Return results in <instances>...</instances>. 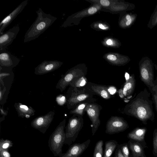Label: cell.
<instances>
[{
  "label": "cell",
  "instance_id": "40",
  "mask_svg": "<svg viewBox=\"0 0 157 157\" xmlns=\"http://www.w3.org/2000/svg\"><path fill=\"white\" fill-rule=\"evenodd\" d=\"M106 44L108 45H111L112 44V41L111 40L109 39L107 41Z\"/></svg>",
  "mask_w": 157,
  "mask_h": 157
},
{
  "label": "cell",
  "instance_id": "36",
  "mask_svg": "<svg viewBox=\"0 0 157 157\" xmlns=\"http://www.w3.org/2000/svg\"><path fill=\"white\" fill-rule=\"evenodd\" d=\"M117 157H124L121 152V150L119 148L117 151Z\"/></svg>",
  "mask_w": 157,
  "mask_h": 157
},
{
  "label": "cell",
  "instance_id": "24",
  "mask_svg": "<svg viewBox=\"0 0 157 157\" xmlns=\"http://www.w3.org/2000/svg\"><path fill=\"white\" fill-rule=\"evenodd\" d=\"M103 142L101 140L96 144L94 149L93 157H102Z\"/></svg>",
  "mask_w": 157,
  "mask_h": 157
},
{
  "label": "cell",
  "instance_id": "8",
  "mask_svg": "<svg viewBox=\"0 0 157 157\" xmlns=\"http://www.w3.org/2000/svg\"><path fill=\"white\" fill-rule=\"evenodd\" d=\"M102 107L95 103H89L86 105L84 111L91 121L92 132L94 136L98 130L100 124L99 118Z\"/></svg>",
  "mask_w": 157,
  "mask_h": 157
},
{
  "label": "cell",
  "instance_id": "35",
  "mask_svg": "<svg viewBox=\"0 0 157 157\" xmlns=\"http://www.w3.org/2000/svg\"><path fill=\"white\" fill-rule=\"evenodd\" d=\"M107 58L111 61H114L117 59V57L116 56L113 55H109L107 56Z\"/></svg>",
  "mask_w": 157,
  "mask_h": 157
},
{
  "label": "cell",
  "instance_id": "7",
  "mask_svg": "<svg viewBox=\"0 0 157 157\" xmlns=\"http://www.w3.org/2000/svg\"><path fill=\"white\" fill-rule=\"evenodd\" d=\"M86 71L80 68L70 70L61 76L56 84V88L62 92L70 84L76 79L83 76H86Z\"/></svg>",
  "mask_w": 157,
  "mask_h": 157
},
{
  "label": "cell",
  "instance_id": "16",
  "mask_svg": "<svg viewBox=\"0 0 157 157\" xmlns=\"http://www.w3.org/2000/svg\"><path fill=\"white\" fill-rule=\"evenodd\" d=\"M20 59L6 50L0 52V65L10 69L16 67Z\"/></svg>",
  "mask_w": 157,
  "mask_h": 157
},
{
  "label": "cell",
  "instance_id": "10",
  "mask_svg": "<svg viewBox=\"0 0 157 157\" xmlns=\"http://www.w3.org/2000/svg\"><path fill=\"white\" fill-rule=\"evenodd\" d=\"M54 115V112L51 111L44 115L38 116L31 121V126L44 134L52 121Z\"/></svg>",
  "mask_w": 157,
  "mask_h": 157
},
{
  "label": "cell",
  "instance_id": "9",
  "mask_svg": "<svg viewBox=\"0 0 157 157\" xmlns=\"http://www.w3.org/2000/svg\"><path fill=\"white\" fill-rule=\"evenodd\" d=\"M128 127L127 122L123 118L111 116L107 122L105 132L110 135L113 134L122 132Z\"/></svg>",
  "mask_w": 157,
  "mask_h": 157
},
{
  "label": "cell",
  "instance_id": "4",
  "mask_svg": "<svg viewBox=\"0 0 157 157\" xmlns=\"http://www.w3.org/2000/svg\"><path fill=\"white\" fill-rule=\"evenodd\" d=\"M66 121L64 119L61 121L51 134L48 141L51 151L55 156L62 153V147L65 144L66 138L64 128Z\"/></svg>",
  "mask_w": 157,
  "mask_h": 157
},
{
  "label": "cell",
  "instance_id": "26",
  "mask_svg": "<svg viewBox=\"0 0 157 157\" xmlns=\"http://www.w3.org/2000/svg\"><path fill=\"white\" fill-rule=\"evenodd\" d=\"M149 89L151 94L152 99L157 111V77L155 81L154 86L149 88Z\"/></svg>",
  "mask_w": 157,
  "mask_h": 157
},
{
  "label": "cell",
  "instance_id": "3",
  "mask_svg": "<svg viewBox=\"0 0 157 157\" xmlns=\"http://www.w3.org/2000/svg\"><path fill=\"white\" fill-rule=\"evenodd\" d=\"M94 95L85 87L78 88L70 86L66 94L67 107L71 110L82 103H95L96 99L93 97Z\"/></svg>",
  "mask_w": 157,
  "mask_h": 157
},
{
  "label": "cell",
  "instance_id": "30",
  "mask_svg": "<svg viewBox=\"0 0 157 157\" xmlns=\"http://www.w3.org/2000/svg\"><path fill=\"white\" fill-rule=\"evenodd\" d=\"M56 101L58 104L62 105L66 103V96L63 95H60L56 98Z\"/></svg>",
  "mask_w": 157,
  "mask_h": 157
},
{
  "label": "cell",
  "instance_id": "21",
  "mask_svg": "<svg viewBox=\"0 0 157 157\" xmlns=\"http://www.w3.org/2000/svg\"><path fill=\"white\" fill-rule=\"evenodd\" d=\"M105 150L103 157H111L118 145L114 140H110L105 142Z\"/></svg>",
  "mask_w": 157,
  "mask_h": 157
},
{
  "label": "cell",
  "instance_id": "13",
  "mask_svg": "<svg viewBox=\"0 0 157 157\" xmlns=\"http://www.w3.org/2000/svg\"><path fill=\"white\" fill-rule=\"evenodd\" d=\"M28 3V0L24 1L1 21L0 23V34H2L4 33L5 29L22 11Z\"/></svg>",
  "mask_w": 157,
  "mask_h": 157
},
{
  "label": "cell",
  "instance_id": "41",
  "mask_svg": "<svg viewBox=\"0 0 157 157\" xmlns=\"http://www.w3.org/2000/svg\"></svg>",
  "mask_w": 157,
  "mask_h": 157
},
{
  "label": "cell",
  "instance_id": "2",
  "mask_svg": "<svg viewBox=\"0 0 157 157\" xmlns=\"http://www.w3.org/2000/svg\"><path fill=\"white\" fill-rule=\"evenodd\" d=\"M37 17L25 33L24 43L35 40L57 20V18L44 13L40 8L36 11Z\"/></svg>",
  "mask_w": 157,
  "mask_h": 157
},
{
  "label": "cell",
  "instance_id": "6",
  "mask_svg": "<svg viewBox=\"0 0 157 157\" xmlns=\"http://www.w3.org/2000/svg\"><path fill=\"white\" fill-rule=\"evenodd\" d=\"M140 76L141 79L150 88L154 85V63L147 56L143 57L139 63Z\"/></svg>",
  "mask_w": 157,
  "mask_h": 157
},
{
  "label": "cell",
  "instance_id": "19",
  "mask_svg": "<svg viewBox=\"0 0 157 157\" xmlns=\"http://www.w3.org/2000/svg\"><path fill=\"white\" fill-rule=\"evenodd\" d=\"M146 129L145 128H137L133 130L128 135V138L141 143H146L145 136Z\"/></svg>",
  "mask_w": 157,
  "mask_h": 157
},
{
  "label": "cell",
  "instance_id": "38",
  "mask_svg": "<svg viewBox=\"0 0 157 157\" xmlns=\"http://www.w3.org/2000/svg\"><path fill=\"white\" fill-rule=\"evenodd\" d=\"M1 114H3L5 115H6L7 114V113L6 112H5V111H4L3 109H2L1 108Z\"/></svg>",
  "mask_w": 157,
  "mask_h": 157
},
{
  "label": "cell",
  "instance_id": "34",
  "mask_svg": "<svg viewBox=\"0 0 157 157\" xmlns=\"http://www.w3.org/2000/svg\"><path fill=\"white\" fill-rule=\"evenodd\" d=\"M97 11L96 8L94 7H92L90 8L88 10V13L90 14H92L95 13Z\"/></svg>",
  "mask_w": 157,
  "mask_h": 157
},
{
  "label": "cell",
  "instance_id": "27",
  "mask_svg": "<svg viewBox=\"0 0 157 157\" xmlns=\"http://www.w3.org/2000/svg\"><path fill=\"white\" fill-rule=\"evenodd\" d=\"M13 142L10 140L1 138L0 140V151L8 150L13 146Z\"/></svg>",
  "mask_w": 157,
  "mask_h": 157
},
{
  "label": "cell",
  "instance_id": "33",
  "mask_svg": "<svg viewBox=\"0 0 157 157\" xmlns=\"http://www.w3.org/2000/svg\"><path fill=\"white\" fill-rule=\"evenodd\" d=\"M100 3L102 6H108L110 4L109 1L108 0H101Z\"/></svg>",
  "mask_w": 157,
  "mask_h": 157
},
{
  "label": "cell",
  "instance_id": "18",
  "mask_svg": "<svg viewBox=\"0 0 157 157\" xmlns=\"http://www.w3.org/2000/svg\"><path fill=\"white\" fill-rule=\"evenodd\" d=\"M14 107L19 117L29 118L35 114V110L30 106L20 103H16Z\"/></svg>",
  "mask_w": 157,
  "mask_h": 157
},
{
  "label": "cell",
  "instance_id": "31",
  "mask_svg": "<svg viewBox=\"0 0 157 157\" xmlns=\"http://www.w3.org/2000/svg\"><path fill=\"white\" fill-rule=\"evenodd\" d=\"M0 157H11V155L8 150H4L0 151Z\"/></svg>",
  "mask_w": 157,
  "mask_h": 157
},
{
  "label": "cell",
  "instance_id": "17",
  "mask_svg": "<svg viewBox=\"0 0 157 157\" xmlns=\"http://www.w3.org/2000/svg\"><path fill=\"white\" fill-rule=\"evenodd\" d=\"M128 144L133 157H146L144 148L147 147L146 143H141L130 140Z\"/></svg>",
  "mask_w": 157,
  "mask_h": 157
},
{
  "label": "cell",
  "instance_id": "5",
  "mask_svg": "<svg viewBox=\"0 0 157 157\" xmlns=\"http://www.w3.org/2000/svg\"><path fill=\"white\" fill-rule=\"evenodd\" d=\"M83 125V117L73 114L65 127V144L70 145L76 140Z\"/></svg>",
  "mask_w": 157,
  "mask_h": 157
},
{
  "label": "cell",
  "instance_id": "20",
  "mask_svg": "<svg viewBox=\"0 0 157 157\" xmlns=\"http://www.w3.org/2000/svg\"><path fill=\"white\" fill-rule=\"evenodd\" d=\"M126 79V82L122 88L124 97L128 98L133 93L135 85V79L132 76Z\"/></svg>",
  "mask_w": 157,
  "mask_h": 157
},
{
  "label": "cell",
  "instance_id": "23",
  "mask_svg": "<svg viewBox=\"0 0 157 157\" xmlns=\"http://www.w3.org/2000/svg\"><path fill=\"white\" fill-rule=\"evenodd\" d=\"M88 103L87 102H84L78 105L75 108L70 111V113L83 117L85 112V109Z\"/></svg>",
  "mask_w": 157,
  "mask_h": 157
},
{
  "label": "cell",
  "instance_id": "11",
  "mask_svg": "<svg viewBox=\"0 0 157 157\" xmlns=\"http://www.w3.org/2000/svg\"><path fill=\"white\" fill-rule=\"evenodd\" d=\"M20 30L19 26L17 25L0 34V52L6 50V48L15 39Z\"/></svg>",
  "mask_w": 157,
  "mask_h": 157
},
{
  "label": "cell",
  "instance_id": "39",
  "mask_svg": "<svg viewBox=\"0 0 157 157\" xmlns=\"http://www.w3.org/2000/svg\"><path fill=\"white\" fill-rule=\"evenodd\" d=\"M99 27L100 29H105L106 28L103 25L101 24H100L99 25Z\"/></svg>",
  "mask_w": 157,
  "mask_h": 157
},
{
  "label": "cell",
  "instance_id": "22",
  "mask_svg": "<svg viewBox=\"0 0 157 157\" xmlns=\"http://www.w3.org/2000/svg\"><path fill=\"white\" fill-rule=\"evenodd\" d=\"M88 82L86 76H83L73 81L69 86L78 88H82L86 86Z\"/></svg>",
  "mask_w": 157,
  "mask_h": 157
},
{
  "label": "cell",
  "instance_id": "25",
  "mask_svg": "<svg viewBox=\"0 0 157 157\" xmlns=\"http://www.w3.org/2000/svg\"><path fill=\"white\" fill-rule=\"evenodd\" d=\"M157 25V5L152 14L147 25V27L152 29Z\"/></svg>",
  "mask_w": 157,
  "mask_h": 157
},
{
  "label": "cell",
  "instance_id": "12",
  "mask_svg": "<svg viewBox=\"0 0 157 157\" xmlns=\"http://www.w3.org/2000/svg\"><path fill=\"white\" fill-rule=\"evenodd\" d=\"M63 63L58 60H45L35 68L36 75H43L54 71L61 67Z\"/></svg>",
  "mask_w": 157,
  "mask_h": 157
},
{
  "label": "cell",
  "instance_id": "15",
  "mask_svg": "<svg viewBox=\"0 0 157 157\" xmlns=\"http://www.w3.org/2000/svg\"><path fill=\"white\" fill-rule=\"evenodd\" d=\"M109 86L88 82L84 87L94 95H96L104 99L108 100L112 97V95L109 91Z\"/></svg>",
  "mask_w": 157,
  "mask_h": 157
},
{
  "label": "cell",
  "instance_id": "14",
  "mask_svg": "<svg viewBox=\"0 0 157 157\" xmlns=\"http://www.w3.org/2000/svg\"><path fill=\"white\" fill-rule=\"evenodd\" d=\"M88 139L82 143L75 144L71 146L66 153H62L59 157H79L89 146L90 142Z\"/></svg>",
  "mask_w": 157,
  "mask_h": 157
},
{
  "label": "cell",
  "instance_id": "37",
  "mask_svg": "<svg viewBox=\"0 0 157 157\" xmlns=\"http://www.w3.org/2000/svg\"><path fill=\"white\" fill-rule=\"evenodd\" d=\"M6 90V87H4V91H3V92H2L3 90L2 91L1 90V91H0V100L1 101L2 100V98L3 96L2 94L3 95V94H4V92H5Z\"/></svg>",
  "mask_w": 157,
  "mask_h": 157
},
{
  "label": "cell",
  "instance_id": "29",
  "mask_svg": "<svg viewBox=\"0 0 157 157\" xmlns=\"http://www.w3.org/2000/svg\"><path fill=\"white\" fill-rule=\"evenodd\" d=\"M128 144H125L121 147V152L124 157H129V151Z\"/></svg>",
  "mask_w": 157,
  "mask_h": 157
},
{
  "label": "cell",
  "instance_id": "32",
  "mask_svg": "<svg viewBox=\"0 0 157 157\" xmlns=\"http://www.w3.org/2000/svg\"><path fill=\"white\" fill-rule=\"evenodd\" d=\"M108 90L111 95L114 94L117 92L116 88L113 86H109Z\"/></svg>",
  "mask_w": 157,
  "mask_h": 157
},
{
  "label": "cell",
  "instance_id": "1",
  "mask_svg": "<svg viewBox=\"0 0 157 157\" xmlns=\"http://www.w3.org/2000/svg\"><path fill=\"white\" fill-rule=\"evenodd\" d=\"M151 93L146 89L140 92L125 106L123 112L126 115L133 117L144 124L149 120L154 119L152 99Z\"/></svg>",
  "mask_w": 157,
  "mask_h": 157
},
{
  "label": "cell",
  "instance_id": "28",
  "mask_svg": "<svg viewBox=\"0 0 157 157\" xmlns=\"http://www.w3.org/2000/svg\"><path fill=\"white\" fill-rule=\"evenodd\" d=\"M153 153L155 156L157 157V129H155L153 132Z\"/></svg>",
  "mask_w": 157,
  "mask_h": 157
}]
</instances>
